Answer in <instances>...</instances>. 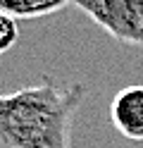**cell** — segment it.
Segmentation results:
<instances>
[{
  "label": "cell",
  "instance_id": "1",
  "mask_svg": "<svg viewBox=\"0 0 143 148\" xmlns=\"http://www.w3.org/2000/svg\"><path fill=\"white\" fill-rule=\"evenodd\" d=\"M86 98L83 84H41L0 93V148H72V117Z\"/></svg>",
  "mask_w": 143,
  "mask_h": 148
},
{
  "label": "cell",
  "instance_id": "2",
  "mask_svg": "<svg viewBox=\"0 0 143 148\" xmlns=\"http://www.w3.org/2000/svg\"><path fill=\"white\" fill-rule=\"evenodd\" d=\"M114 41L143 45V0H72Z\"/></svg>",
  "mask_w": 143,
  "mask_h": 148
},
{
  "label": "cell",
  "instance_id": "3",
  "mask_svg": "<svg viewBox=\"0 0 143 148\" xmlns=\"http://www.w3.org/2000/svg\"><path fill=\"white\" fill-rule=\"evenodd\" d=\"M110 122L129 141H143V84L124 86L110 103Z\"/></svg>",
  "mask_w": 143,
  "mask_h": 148
},
{
  "label": "cell",
  "instance_id": "4",
  "mask_svg": "<svg viewBox=\"0 0 143 148\" xmlns=\"http://www.w3.org/2000/svg\"><path fill=\"white\" fill-rule=\"evenodd\" d=\"M72 5V0H0V10L14 19H36L48 17Z\"/></svg>",
  "mask_w": 143,
  "mask_h": 148
},
{
  "label": "cell",
  "instance_id": "5",
  "mask_svg": "<svg viewBox=\"0 0 143 148\" xmlns=\"http://www.w3.org/2000/svg\"><path fill=\"white\" fill-rule=\"evenodd\" d=\"M17 38H19V24H17V19L0 10V55H5L7 50H12Z\"/></svg>",
  "mask_w": 143,
  "mask_h": 148
}]
</instances>
